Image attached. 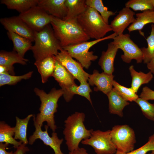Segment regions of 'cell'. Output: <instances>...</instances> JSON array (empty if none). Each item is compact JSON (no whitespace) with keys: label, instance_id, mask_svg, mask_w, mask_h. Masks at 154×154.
I'll list each match as a JSON object with an SVG mask.
<instances>
[{"label":"cell","instance_id":"1","mask_svg":"<svg viewBox=\"0 0 154 154\" xmlns=\"http://www.w3.org/2000/svg\"><path fill=\"white\" fill-rule=\"evenodd\" d=\"M34 91L38 96L41 103L39 108L40 113L35 117L33 116L34 125L41 127L44 121L53 132L57 129L55 124L54 114L57 111L58 102L63 94L61 89H56L53 88L48 93L43 90L35 88Z\"/></svg>","mask_w":154,"mask_h":154},{"label":"cell","instance_id":"2","mask_svg":"<svg viewBox=\"0 0 154 154\" xmlns=\"http://www.w3.org/2000/svg\"><path fill=\"white\" fill-rule=\"evenodd\" d=\"M50 24L62 48L87 41L90 39L79 25L76 19L66 21L53 17Z\"/></svg>","mask_w":154,"mask_h":154},{"label":"cell","instance_id":"3","mask_svg":"<svg viewBox=\"0 0 154 154\" xmlns=\"http://www.w3.org/2000/svg\"><path fill=\"white\" fill-rule=\"evenodd\" d=\"M85 118L84 113L76 112L64 121L63 134L66 144L70 151L79 147L80 142L89 138L93 131L92 129H86L84 123Z\"/></svg>","mask_w":154,"mask_h":154},{"label":"cell","instance_id":"4","mask_svg":"<svg viewBox=\"0 0 154 154\" xmlns=\"http://www.w3.org/2000/svg\"><path fill=\"white\" fill-rule=\"evenodd\" d=\"M34 33L35 44L31 50L36 61L47 57L55 56L63 49L50 24L40 31H34Z\"/></svg>","mask_w":154,"mask_h":154},{"label":"cell","instance_id":"5","mask_svg":"<svg viewBox=\"0 0 154 154\" xmlns=\"http://www.w3.org/2000/svg\"><path fill=\"white\" fill-rule=\"evenodd\" d=\"M76 20L90 38L95 40L101 39L104 38L108 33L112 31L110 25L105 22L99 13L88 6L85 11L78 16Z\"/></svg>","mask_w":154,"mask_h":154},{"label":"cell","instance_id":"6","mask_svg":"<svg viewBox=\"0 0 154 154\" xmlns=\"http://www.w3.org/2000/svg\"><path fill=\"white\" fill-rule=\"evenodd\" d=\"M117 36V34L114 33L101 39L67 46L62 47V48L72 58L78 60L83 68L88 69L91 64L92 61H95L98 58L97 56L94 54L93 51H89L90 48L101 41L108 39H113Z\"/></svg>","mask_w":154,"mask_h":154},{"label":"cell","instance_id":"7","mask_svg":"<svg viewBox=\"0 0 154 154\" xmlns=\"http://www.w3.org/2000/svg\"><path fill=\"white\" fill-rule=\"evenodd\" d=\"M110 135L116 153H126L134 150L136 142L135 133L128 125L114 126L111 130Z\"/></svg>","mask_w":154,"mask_h":154},{"label":"cell","instance_id":"8","mask_svg":"<svg viewBox=\"0 0 154 154\" xmlns=\"http://www.w3.org/2000/svg\"><path fill=\"white\" fill-rule=\"evenodd\" d=\"M110 132V130H93L90 137L81 143L91 146L96 154H115L117 150L112 142Z\"/></svg>","mask_w":154,"mask_h":154},{"label":"cell","instance_id":"9","mask_svg":"<svg viewBox=\"0 0 154 154\" xmlns=\"http://www.w3.org/2000/svg\"><path fill=\"white\" fill-rule=\"evenodd\" d=\"M112 42L121 49L123 54L121 57L124 62L130 63L133 59L135 60L137 63L143 61V54L140 48L131 39L128 34H122L116 36Z\"/></svg>","mask_w":154,"mask_h":154},{"label":"cell","instance_id":"10","mask_svg":"<svg viewBox=\"0 0 154 154\" xmlns=\"http://www.w3.org/2000/svg\"><path fill=\"white\" fill-rule=\"evenodd\" d=\"M19 16L30 28L36 32L42 31L50 24L53 17L37 5L20 13Z\"/></svg>","mask_w":154,"mask_h":154},{"label":"cell","instance_id":"11","mask_svg":"<svg viewBox=\"0 0 154 154\" xmlns=\"http://www.w3.org/2000/svg\"><path fill=\"white\" fill-rule=\"evenodd\" d=\"M55 57L80 83L87 82L90 74L86 72L81 64L74 60L66 51L63 49Z\"/></svg>","mask_w":154,"mask_h":154},{"label":"cell","instance_id":"12","mask_svg":"<svg viewBox=\"0 0 154 154\" xmlns=\"http://www.w3.org/2000/svg\"><path fill=\"white\" fill-rule=\"evenodd\" d=\"M35 126V130L29 139L28 143L29 144L32 145L37 139H39L43 142L44 144L50 147L53 149L55 154H63L60 149L61 145L63 139H59L57 133L55 132L52 133L51 136L50 137L48 133L49 127L47 125L44 126V131L42 130L40 126Z\"/></svg>","mask_w":154,"mask_h":154},{"label":"cell","instance_id":"13","mask_svg":"<svg viewBox=\"0 0 154 154\" xmlns=\"http://www.w3.org/2000/svg\"><path fill=\"white\" fill-rule=\"evenodd\" d=\"M0 22L8 31H11L34 41V31L19 16L2 18Z\"/></svg>","mask_w":154,"mask_h":154},{"label":"cell","instance_id":"14","mask_svg":"<svg viewBox=\"0 0 154 154\" xmlns=\"http://www.w3.org/2000/svg\"><path fill=\"white\" fill-rule=\"evenodd\" d=\"M53 76L58 82L63 92V96L67 102L70 101L69 89L72 86L76 84L75 79L66 68L56 59L54 70Z\"/></svg>","mask_w":154,"mask_h":154},{"label":"cell","instance_id":"15","mask_svg":"<svg viewBox=\"0 0 154 154\" xmlns=\"http://www.w3.org/2000/svg\"><path fill=\"white\" fill-rule=\"evenodd\" d=\"M114 76L104 72L100 73L94 70L92 74L90 75L88 81L92 86H95L94 91H101L106 94H108L113 88V82Z\"/></svg>","mask_w":154,"mask_h":154},{"label":"cell","instance_id":"16","mask_svg":"<svg viewBox=\"0 0 154 154\" xmlns=\"http://www.w3.org/2000/svg\"><path fill=\"white\" fill-rule=\"evenodd\" d=\"M135 13L130 9L124 7L111 22L110 25L112 31L117 35L123 34L125 30L135 20Z\"/></svg>","mask_w":154,"mask_h":154},{"label":"cell","instance_id":"17","mask_svg":"<svg viewBox=\"0 0 154 154\" xmlns=\"http://www.w3.org/2000/svg\"><path fill=\"white\" fill-rule=\"evenodd\" d=\"M66 0H39L37 5L49 15L63 20L67 13Z\"/></svg>","mask_w":154,"mask_h":154},{"label":"cell","instance_id":"18","mask_svg":"<svg viewBox=\"0 0 154 154\" xmlns=\"http://www.w3.org/2000/svg\"><path fill=\"white\" fill-rule=\"evenodd\" d=\"M118 49L117 46L111 42L108 44L107 50L102 52L98 63L104 72L112 75L114 70V59Z\"/></svg>","mask_w":154,"mask_h":154},{"label":"cell","instance_id":"19","mask_svg":"<svg viewBox=\"0 0 154 154\" xmlns=\"http://www.w3.org/2000/svg\"><path fill=\"white\" fill-rule=\"evenodd\" d=\"M28 60L20 56L15 51L8 52L3 50L0 52V65L5 66L8 73L15 75L13 65L19 63L24 65L26 64Z\"/></svg>","mask_w":154,"mask_h":154},{"label":"cell","instance_id":"20","mask_svg":"<svg viewBox=\"0 0 154 154\" xmlns=\"http://www.w3.org/2000/svg\"><path fill=\"white\" fill-rule=\"evenodd\" d=\"M109 101V110L112 114L123 116V110L129 103L121 97L113 89L106 94Z\"/></svg>","mask_w":154,"mask_h":154},{"label":"cell","instance_id":"21","mask_svg":"<svg viewBox=\"0 0 154 154\" xmlns=\"http://www.w3.org/2000/svg\"><path fill=\"white\" fill-rule=\"evenodd\" d=\"M55 56H51L40 61H35L34 64L40 74L42 83L46 82L49 77L52 76L55 69Z\"/></svg>","mask_w":154,"mask_h":154},{"label":"cell","instance_id":"22","mask_svg":"<svg viewBox=\"0 0 154 154\" xmlns=\"http://www.w3.org/2000/svg\"><path fill=\"white\" fill-rule=\"evenodd\" d=\"M8 38L13 42V50L21 57L24 58L26 52L31 50L32 41L29 39L11 31H7Z\"/></svg>","mask_w":154,"mask_h":154},{"label":"cell","instance_id":"23","mask_svg":"<svg viewBox=\"0 0 154 154\" xmlns=\"http://www.w3.org/2000/svg\"><path fill=\"white\" fill-rule=\"evenodd\" d=\"M67 13L63 20L68 21L76 19L86 10L87 6L85 0H66Z\"/></svg>","mask_w":154,"mask_h":154},{"label":"cell","instance_id":"24","mask_svg":"<svg viewBox=\"0 0 154 154\" xmlns=\"http://www.w3.org/2000/svg\"><path fill=\"white\" fill-rule=\"evenodd\" d=\"M134 22L127 29L129 32L138 30L141 31L144 26L149 23H154V11L148 10L135 14Z\"/></svg>","mask_w":154,"mask_h":154},{"label":"cell","instance_id":"25","mask_svg":"<svg viewBox=\"0 0 154 154\" xmlns=\"http://www.w3.org/2000/svg\"><path fill=\"white\" fill-rule=\"evenodd\" d=\"M129 70L132 78L131 88L136 94L141 85L149 83L153 78V74L150 71L146 74L137 72L133 65L129 67Z\"/></svg>","mask_w":154,"mask_h":154},{"label":"cell","instance_id":"26","mask_svg":"<svg viewBox=\"0 0 154 154\" xmlns=\"http://www.w3.org/2000/svg\"><path fill=\"white\" fill-rule=\"evenodd\" d=\"M39 0H1V3L8 9L15 10L21 13L33 7L37 6Z\"/></svg>","mask_w":154,"mask_h":154},{"label":"cell","instance_id":"27","mask_svg":"<svg viewBox=\"0 0 154 154\" xmlns=\"http://www.w3.org/2000/svg\"><path fill=\"white\" fill-rule=\"evenodd\" d=\"M15 134V127H11L4 121L0 122V143H5L13 145L17 149L22 143L13 137Z\"/></svg>","mask_w":154,"mask_h":154},{"label":"cell","instance_id":"28","mask_svg":"<svg viewBox=\"0 0 154 154\" xmlns=\"http://www.w3.org/2000/svg\"><path fill=\"white\" fill-rule=\"evenodd\" d=\"M34 115L32 114L28 115L23 119L16 117V124L15 127L14 138L19 139L23 143L26 145L28 143L27 138V129L29 122L31 117Z\"/></svg>","mask_w":154,"mask_h":154},{"label":"cell","instance_id":"29","mask_svg":"<svg viewBox=\"0 0 154 154\" xmlns=\"http://www.w3.org/2000/svg\"><path fill=\"white\" fill-rule=\"evenodd\" d=\"M86 3L88 7L92 8L100 13L105 22L109 24L110 17L115 15V13L108 10L102 0H86Z\"/></svg>","mask_w":154,"mask_h":154},{"label":"cell","instance_id":"30","mask_svg":"<svg viewBox=\"0 0 154 154\" xmlns=\"http://www.w3.org/2000/svg\"><path fill=\"white\" fill-rule=\"evenodd\" d=\"M92 92L90 85L87 82L80 83L79 86L76 84L74 85L69 89L70 99L71 100L75 94L79 95L86 98L92 105L90 96V93Z\"/></svg>","mask_w":154,"mask_h":154},{"label":"cell","instance_id":"31","mask_svg":"<svg viewBox=\"0 0 154 154\" xmlns=\"http://www.w3.org/2000/svg\"><path fill=\"white\" fill-rule=\"evenodd\" d=\"M147 44V48L143 47L141 49L143 54V61L147 64L154 57V25H151V30L150 35L146 38Z\"/></svg>","mask_w":154,"mask_h":154},{"label":"cell","instance_id":"32","mask_svg":"<svg viewBox=\"0 0 154 154\" xmlns=\"http://www.w3.org/2000/svg\"><path fill=\"white\" fill-rule=\"evenodd\" d=\"M113 84V88L126 101L135 102L139 97L131 88H128L121 85L114 80Z\"/></svg>","mask_w":154,"mask_h":154},{"label":"cell","instance_id":"33","mask_svg":"<svg viewBox=\"0 0 154 154\" xmlns=\"http://www.w3.org/2000/svg\"><path fill=\"white\" fill-rule=\"evenodd\" d=\"M33 71L19 76H15L6 73H0V86L5 85H14L22 80L30 78L32 76Z\"/></svg>","mask_w":154,"mask_h":154},{"label":"cell","instance_id":"34","mask_svg":"<svg viewBox=\"0 0 154 154\" xmlns=\"http://www.w3.org/2000/svg\"><path fill=\"white\" fill-rule=\"evenodd\" d=\"M125 7L131 8L135 11H154L150 0H130L125 3Z\"/></svg>","mask_w":154,"mask_h":154},{"label":"cell","instance_id":"35","mask_svg":"<svg viewBox=\"0 0 154 154\" xmlns=\"http://www.w3.org/2000/svg\"><path fill=\"white\" fill-rule=\"evenodd\" d=\"M140 107L143 115L147 119L154 121V103L138 98L135 101Z\"/></svg>","mask_w":154,"mask_h":154},{"label":"cell","instance_id":"36","mask_svg":"<svg viewBox=\"0 0 154 154\" xmlns=\"http://www.w3.org/2000/svg\"><path fill=\"white\" fill-rule=\"evenodd\" d=\"M154 151V134L150 136L148 141L142 146L129 152L120 153H116L115 154H146L148 152Z\"/></svg>","mask_w":154,"mask_h":154},{"label":"cell","instance_id":"37","mask_svg":"<svg viewBox=\"0 0 154 154\" xmlns=\"http://www.w3.org/2000/svg\"><path fill=\"white\" fill-rule=\"evenodd\" d=\"M139 97L147 100H154V91L147 86H145L143 88Z\"/></svg>","mask_w":154,"mask_h":154},{"label":"cell","instance_id":"38","mask_svg":"<svg viewBox=\"0 0 154 154\" xmlns=\"http://www.w3.org/2000/svg\"><path fill=\"white\" fill-rule=\"evenodd\" d=\"M16 149L13 154H25L29 150L28 147L26 146V145L23 143Z\"/></svg>","mask_w":154,"mask_h":154},{"label":"cell","instance_id":"39","mask_svg":"<svg viewBox=\"0 0 154 154\" xmlns=\"http://www.w3.org/2000/svg\"><path fill=\"white\" fill-rule=\"evenodd\" d=\"M9 144L5 143H0V154H13L12 151L7 152L6 148Z\"/></svg>","mask_w":154,"mask_h":154},{"label":"cell","instance_id":"40","mask_svg":"<svg viewBox=\"0 0 154 154\" xmlns=\"http://www.w3.org/2000/svg\"><path fill=\"white\" fill-rule=\"evenodd\" d=\"M68 154H89L87 150L83 148H78L73 151H70Z\"/></svg>","mask_w":154,"mask_h":154},{"label":"cell","instance_id":"41","mask_svg":"<svg viewBox=\"0 0 154 154\" xmlns=\"http://www.w3.org/2000/svg\"><path fill=\"white\" fill-rule=\"evenodd\" d=\"M147 67L152 74H154V57L147 64Z\"/></svg>","mask_w":154,"mask_h":154},{"label":"cell","instance_id":"42","mask_svg":"<svg viewBox=\"0 0 154 154\" xmlns=\"http://www.w3.org/2000/svg\"><path fill=\"white\" fill-rule=\"evenodd\" d=\"M150 1L154 8V0H150Z\"/></svg>","mask_w":154,"mask_h":154},{"label":"cell","instance_id":"43","mask_svg":"<svg viewBox=\"0 0 154 154\" xmlns=\"http://www.w3.org/2000/svg\"><path fill=\"white\" fill-rule=\"evenodd\" d=\"M148 154H154V151H151V152L150 153H149Z\"/></svg>","mask_w":154,"mask_h":154}]
</instances>
